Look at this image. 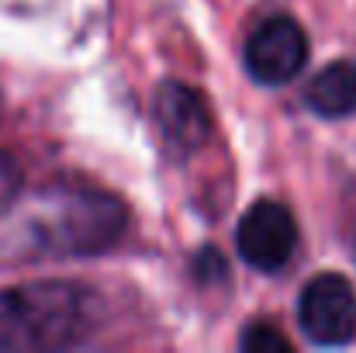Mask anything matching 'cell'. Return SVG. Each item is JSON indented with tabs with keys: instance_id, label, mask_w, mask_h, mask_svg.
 Here are the masks:
<instances>
[{
	"instance_id": "obj_1",
	"label": "cell",
	"mask_w": 356,
	"mask_h": 353,
	"mask_svg": "<svg viewBox=\"0 0 356 353\" xmlns=\"http://www.w3.org/2000/svg\"><path fill=\"white\" fill-rule=\"evenodd\" d=\"M90 291L70 281H24L0 291V350H59L90 329Z\"/></svg>"
},
{
	"instance_id": "obj_2",
	"label": "cell",
	"mask_w": 356,
	"mask_h": 353,
	"mask_svg": "<svg viewBox=\"0 0 356 353\" xmlns=\"http://www.w3.org/2000/svg\"><path fill=\"white\" fill-rule=\"evenodd\" d=\"M124 229V205L97 187H49L28 212L31 249L49 256L104 253L118 246Z\"/></svg>"
},
{
	"instance_id": "obj_3",
	"label": "cell",
	"mask_w": 356,
	"mask_h": 353,
	"mask_svg": "<svg viewBox=\"0 0 356 353\" xmlns=\"http://www.w3.org/2000/svg\"><path fill=\"white\" fill-rule=\"evenodd\" d=\"M298 322L318 347H346L356 340V291L343 274H318L298 301Z\"/></svg>"
},
{
	"instance_id": "obj_4",
	"label": "cell",
	"mask_w": 356,
	"mask_h": 353,
	"mask_svg": "<svg viewBox=\"0 0 356 353\" xmlns=\"http://www.w3.org/2000/svg\"><path fill=\"white\" fill-rule=\"evenodd\" d=\"M308 63V35L294 17L263 21L245 42V70L263 87H280L294 80Z\"/></svg>"
},
{
	"instance_id": "obj_5",
	"label": "cell",
	"mask_w": 356,
	"mask_h": 353,
	"mask_svg": "<svg viewBox=\"0 0 356 353\" xmlns=\"http://www.w3.org/2000/svg\"><path fill=\"white\" fill-rule=\"evenodd\" d=\"M236 246L252 270L273 274L294 256L298 222L280 201H256L238 222Z\"/></svg>"
},
{
	"instance_id": "obj_6",
	"label": "cell",
	"mask_w": 356,
	"mask_h": 353,
	"mask_svg": "<svg viewBox=\"0 0 356 353\" xmlns=\"http://www.w3.org/2000/svg\"><path fill=\"white\" fill-rule=\"evenodd\" d=\"M152 115H156V125H159L166 146L177 149V152H194L211 135V108H208V101L194 87L180 84V80L159 84L156 101H152Z\"/></svg>"
},
{
	"instance_id": "obj_7",
	"label": "cell",
	"mask_w": 356,
	"mask_h": 353,
	"mask_svg": "<svg viewBox=\"0 0 356 353\" xmlns=\"http://www.w3.org/2000/svg\"><path fill=\"white\" fill-rule=\"evenodd\" d=\"M305 101L315 115L322 118H350L356 115V63L339 59L329 63L312 77L305 87Z\"/></svg>"
},
{
	"instance_id": "obj_8",
	"label": "cell",
	"mask_w": 356,
	"mask_h": 353,
	"mask_svg": "<svg viewBox=\"0 0 356 353\" xmlns=\"http://www.w3.org/2000/svg\"><path fill=\"white\" fill-rule=\"evenodd\" d=\"M238 347L245 353H287L291 350V340L280 329H273L270 322H256V326H249L238 336Z\"/></svg>"
},
{
	"instance_id": "obj_9",
	"label": "cell",
	"mask_w": 356,
	"mask_h": 353,
	"mask_svg": "<svg viewBox=\"0 0 356 353\" xmlns=\"http://www.w3.org/2000/svg\"><path fill=\"white\" fill-rule=\"evenodd\" d=\"M21 184H24L21 163H17L10 152H0V215L10 212V205H14L17 194H21Z\"/></svg>"
},
{
	"instance_id": "obj_10",
	"label": "cell",
	"mask_w": 356,
	"mask_h": 353,
	"mask_svg": "<svg viewBox=\"0 0 356 353\" xmlns=\"http://www.w3.org/2000/svg\"><path fill=\"white\" fill-rule=\"evenodd\" d=\"M197 277L201 281H218V277H225V260L215 253V249H204L201 256H197Z\"/></svg>"
}]
</instances>
